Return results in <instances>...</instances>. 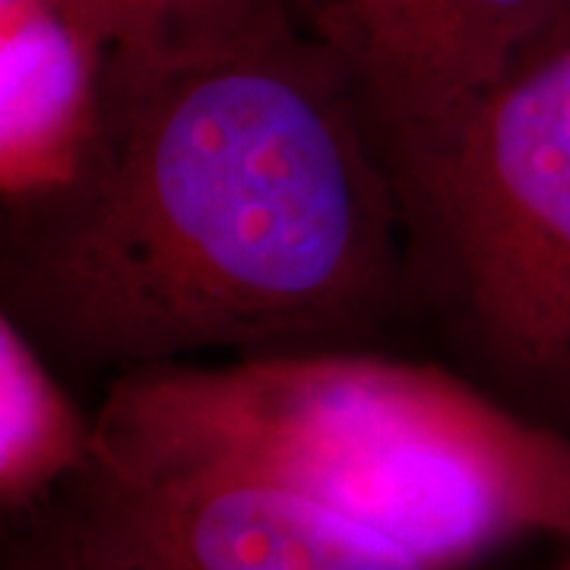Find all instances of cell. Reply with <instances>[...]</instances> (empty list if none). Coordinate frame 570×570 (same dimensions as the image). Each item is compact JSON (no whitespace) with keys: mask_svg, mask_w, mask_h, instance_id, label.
<instances>
[{"mask_svg":"<svg viewBox=\"0 0 570 570\" xmlns=\"http://www.w3.org/2000/svg\"><path fill=\"white\" fill-rule=\"evenodd\" d=\"M412 292L387 165L298 29L99 61L73 165L13 200L0 298L51 365L355 346Z\"/></svg>","mask_w":570,"mask_h":570,"instance_id":"obj_1","label":"cell"},{"mask_svg":"<svg viewBox=\"0 0 570 570\" xmlns=\"http://www.w3.org/2000/svg\"><path fill=\"white\" fill-rule=\"evenodd\" d=\"M92 419L108 472L273 482L434 570L532 535L570 551V431L444 367L355 346L175 362L115 374Z\"/></svg>","mask_w":570,"mask_h":570,"instance_id":"obj_2","label":"cell"},{"mask_svg":"<svg viewBox=\"0 0 570 570\" xmlns=\"http://www.w3.org/2000/svg\"><path fill=\"white\" fill-rule=\"evenodd\" d=\"M374 137L412 292L501 400L570 431V10L479 89Z\"/></svg>","mask_w":570,"mask_h":570,"instance_id":"obj_3","label":"cell"},{"mask_svg":"<svg viewBox=\"0 0 570 570\" xmlns=\"http://www.w3.org/2000/svg\"><path fill=\"white\" fill-rule=\"evenodd\" d=\"M55 520L73 570H434L298 491L223 472L89 463Z\"/></svg>","mask_w":570,"mask_h":570,"instance_id":"obj_4","label":"cell"},{"mask_svg":"<svg viewBox=\"0 0 570 570\" xmlns=\"http://www.w3.org/2000/svg\"><path fill=\"white\" fill-rule=\"evenodd\" d=\"M285 10L381 134L479 89L570 0H285Z\"/></svg>","mask_w":570,"mask_h":570,"instance_id":"obj_5","label":"cell"},{"mask_svg":"<svg viewBox=\"0 0 570 570\" xmlns=\"http://www.w3.org/2000/svg\"><path fill=\"white\" fill-rule=\"evenodd\" d=\"M96 419L61 387L41 348L0 314V508L36 513L92 463Z\"/></svg>","mask_w":570,"mask_h":570,"instance_id":"obj_6","label":"cell"},{"mask_svg":"<svg viewBox=\"0 0 570 570\" xmlns=\"http://www.w3.org/2000/svg\"><path fill=\"white\" fill-rule=\"evenodd\" d=\"M99 61L171 63L295 29L285 0H51Z\"/></svg>","mask_w":570,"mask_h":570,"instance_id":"obj_7","label":"cell"},{"mask_svg":"<svg viewBox=\"0 0 570 570\" xmlns=\"http://www.w3.org/2000/svg\"><path fill=\"white\" fill-rule=\"evenodd\" d=\"M3 570H73L55 510L36 517L32 527L17 535V542L7 549Z\"/></svg>","mask_w":570,"mask_h":570,"instance_id":"obj_8","label":"cell"},{"mask_svg":"<svg viewBox=\"0 0 570 570\" xmlns=\"http://www.w3.org/2000/svg\"><path fill=\"white\" fill-rule=\"evenodd\" d=\"M549 570H570V551H564V558H561L558 564H551Z\"/></svg>","mask_w":570,"mask_h":570,"instance_id":"obj_9","label":"cell"}]
</instances>
